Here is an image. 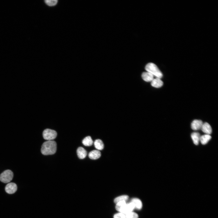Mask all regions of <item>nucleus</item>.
Here are the masks:
<instances>
[{"instance_id": "nucleus-1", "label": "nucleus", "mask_w": 218, "mask_h": 218, "mask_svg": "<svg viewBox=\"0 0 218 218\" xmlns=\"http://www.w3.org/2000/svg\"><path fill=\"white\" fill-rule=\"evenodd\" d=\"M57 150V144L54 140H48L44 142L41 146V152L44 155L54 154Z\"/></svg>"}, {"instance_id": "nucleus-2", "label": "nucleus", "mask_w": 218, "mask_h": 218, "mask_svg": "<svg viewBox=\"0 0 218 218\" xmlns=\"http://www.w3.org/2000/svg\"><path fill=\"white\" fill-rule=\"evenodd\" d=\"M146 71L152 74L156 78H161L163 77V74L159 69L157 66L152 63H148L145 67Z\"/></svg>"}, {"instance_id": "nucleus-3", "label": "nucleus", "mask_w": 218, "mask_h": 218, "mask_svg": "<svg viewBox=\"0 0 218 218\" xmlns=\"http://www.w3.org/2000/svg\"><path fill=\"white\" fill-rule=\"evenodd\" d=\"M13 175V173L11 170H6L1 174L0 180L4 183H8L12 179Z\"/></svg>"}, {"instance_id": "nucleus-4", "label": "nucleus", "mask_w": 218, "mask_h": 218, "mask_svg": "<svg viewBox=\"0 0 218 218\" xmlns=\"http://www.w3.org/2000/svg\"><path fill=\"white\" fill-rule=\"evenodd\" d=\"M57 136V133L54 130L49 129L45 130L43 132L44 138L48 140L54 139Z\"/></svg>"}, {"instance_id": "nucleus-5", "label": "nucleus", "mask_w": 218, "mask_h": 218, "mask_svg": "<svg viewBox=\"0 0 218 218\" xmlns=\"http://www.w3.org/2000/svg\"><path fill=\"white\" fill-rule=\"evenodd\" d=\"M135 208L134 204L132 202L124 205L120 209L119 212L120 213L125 214L127 213L132 212Z\"/></svg>"}, {"instance_id": "nucleus-6", "label": "nucleus", "mask_w": 218, "mask_h": 218, "mask_svg": "<svg viewBox=\"0 0 218 218\" xmlns=\"http://www.w3.org/2000/svg\"><path fill=\"white\" fill-rule=\"evenodd\" d=\"M17 187L16 184L14 183H9L5 186V190L6 192L9 194L14 193L17 191Z\"/></svg>"}, {"instance_id": "nucleus-7", "label": "nucleus", "mask_w": 218, "mask_h": 218, "mask_svg": "<svg viewBox=\"0 0 218 218\" xmlns=\"http://www.w3.org/2000/svg\"><path fill=\"white\" fill-rule=\"evenodd\" d=\"M203 123L202 121L200 120H195L191 124V128L194 130H200L201 129Z\"/></svg>"}, {"instance_id": "nucleus-8", "label": "nucleus", "mask_w": 218, "mask_h": 218, "mask_svg": "<svg viewBox=\"0 0 218 218\" xmlns=\"http://www.w3.org/2000/svg\"><path fill=\"white\" fill-rule=\"evenodd\" d=\"M201 129L206 134L210 135L212 132V129L210 125L207 122L203 123Z\"/></svg>"}, {"instance_id": "nucleus-9", "label": "nucleus", "mask_w": 218, "mask_h": 218, "mask_svg": "<svg viewBox=\"0 0 218 218\" xmlns=\"http://www.w3.org/2000/svg\"><path fill=\"white\" fill-rule=\"evenodd\" d=\"M141 76L143 80L146 82H151L154 78V76L147 71L143 72Z\"/></svg>"}, {"instance_id": "nucleus-10", "label": "nucleus", "mask_w": 218, "mask_h": 218, "mask_svg": "<svg viewBox=\"0 0 218 218\" xmlns=\"http://www.w3.org/2000/svg\"><path fill=\"white\" fill-rule=\"evenodd\" d=\"M101 152L98 150H94L91 151L88 154L90 158L92 160L98 159L101 156Z\"/></svg>"}, {"instance_id": "nucleus-11", "label": "nucleus", "mask_w": 218, "mask_h": 218, "mask_svg": "<svg viewBox=\"0 0 218 218\" xmlns=\"http://www.w3.org/2000/svg\"><path fill=\"white\" fill-rule=\"evenodd\" d=\"M77 153L78 158L80 159H84L87 155L86 150L82 147H79L78 148Z\"/></svg>"}, {"instance_id": "nucleus-12", "label": "nucleus", "mask_w": 218, "mask_h": 218, "mask_svg": "<svg viewBox=\"0 0 218 218\" xmlns=\"http://www.w3.org/2000/svg\"><path fill=\"white\" fill-rule=\"evenodd\" d=\"M163 84V82L159 78H154L151 81V85L156 88H159L162 87Z\"/></svg>"}, {"instance_id": "nucleus-13", "label": "nucleus", "mask_w": 218, "mask_h": 218, "mask_svg": "<svg viewBox=\"0 0 218 218\" xmlns=\"http://www.w3.org/2000/svg\"><path fill=\"white\" fill-rule=\"evenodd\" d=\"M200 137V134L198 132H194L191 134V137L195 145H198L199 144Z\"/></svg>"}, {"instance_id": "nucleus-14", "label": "nucleus", "mask_w": 218, "mask_h": 218, "mask_svg": "<svg viewBox=\"0 0 218 218\" xmlns=\"http://www.w3.org/2000/svg\"><path fill=\"white\" fill-rule=\"evenodd\" d=\"M211 138L210 135L205 134L200 136V141L202 144L205 145L208 142Z\"/></svg>"}, {"instance_id": "nucleus-15", "label": "nucleus", "mask_w": 218, "mask_h": 218, "mask_svg": "<svg viewBox=\"0 0 218 218\" xmlns=\"http://www.w3.org/2000/svg\"><path fill=\"white\" fill-rule=\"evenodd\" d=\"M134 205L135 208L138 210L140 209L142 207V203L141 200L139 199L134 198L132 199L130 201Z\"/></svg>"}, {"instance_id": "nucleus-16", "label": "nucleus", "mask_w": 218, "mask_h": 218, "mask_svg": "<svg viewBox=\"0 0 218 218\" xmlns=\"http://www.w3.org/2000/svg\"><path fill=\"white\" fill-rule=\"evenodd\" d=\"M94 147L98 150H101L104 148V144L100 139L96 140L94 142Z\"/></svg>"}, {"instance_id": "nucleus-17", "label": "nucleus", "mask_w": 218, "mask_h": 218, "mask_svg": "<svg viewBox=\"0 0 218 218\" xmlns=\"http://www.w3.org/2000/svg\"><path fill=\"white\" fill-rule=\"evenodd\" d=\"M93 141L90 136L85 137L82 140V143L83 145L86 146H91L93 144Z\"/></svg>"}, {"instance_id": "nucleus-18", "label": "nucleus", "mask_w": 218, "mask_h": 218, "mask_svg": "<svg viewBox=\"0 0 218 218\" xmlns=\"http://www.w3.org/2000/svg\"><path fill=\"white\" fill-rule=\"evenodd\" d=\"M127 195H124L120 196L115 198L114 200V202L116 204L121 201H126L128 198Z\"/></svg>"}, {"instance_id": "nucleus-19", "label": "nucleus", "mask_w": 218, "mask_h": 218, "mask_svg": "<svg viewBox=\"0 0 218 218\" xmlns=\"http://www.w3.org/2000/svg\"><path fill=\"white\" fill-rule=\"evenodd\" d=\"M58 1L57 0H45V2L48 6H53L57 4Z\"/></svg>"}, {"instance_id": "nucleus-20", "label": "nucleus", "mask_w": 218, "mask_h": 218, "mask_svg": "<svg viewBox=\"0 0 218 218\" xmlns=\"http://www.w3.org/2000/svg\"><path fill=\"white\" fill-rule=\"evenodd\" d=\"M126 218H138V215L136 213L130 212L125 214Z\"/></svg>"}, {"instance_id": "nucleus-21", "label": "nucleus", "mask_w": 218, "mask_h": 218, "mask_svg": "<svg viewBox=\"0 0 218 218\" xmlns=\"http://www.w3.org/2000/svg\"><path fill=\"white\" fill-rule=\"evenodd\" d=\"M126 204L125 201H121L118 202L116 203L115 207L116 210L119 212L121 208Z\"/></svg>"}, {"instance_id": "nucleus-22", "label": "nucleus", "mask_w": 218, "mask_h": 218, "mask_svg": "<svg viewBox=\"0 0 218 218\" xmlns=\"http://www.w3.org/2000/svg\"><path fill=\"white\" fill-rule=\"evenodd\" d=\"M114 218H126L124 214L120 213L115 214L114 216Z\"/></svg>"}]
</instances>
